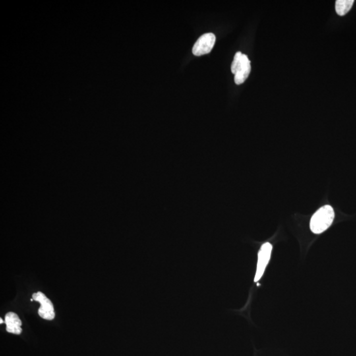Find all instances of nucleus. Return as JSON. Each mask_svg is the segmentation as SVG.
Segmentation results:
<instances>
[{"mask_svg": "<svg viewBox=\"0 0 356 356\" xmlns=\"http://www.w3.org/2000/svg\"><path fill=\"white\" fill-rule=\"evenodd\" d=\"M334 218V209L330 206H324L312 215L310 220V229L312 233L320 234L330 226Z\"/></svg>", "mask_w": 356, "mask_h": 356, "instance_id": "1", "label": "nucleus"}, {"mask_svg": "<svg viewBox=\"0 0 356 356\" xmlns=\"http://www.w3.org/2000/svg\"><path fill=\"white\" fill-rule=\"evenodd\" d=\"M354 3V0H338L335 4V10L337 14L340 16H345L351 10Z\"/></svg>", "mask_w": 356, "mask_h": 356, "instance_id": "7", "label": "nucleus"}, {"mask_svg": "<svg viewBox=\"0 0 356 356\" xmlns=\"http://www.w3.org/2000/svg\"><path fill=\"white\" fill-rule=\"evenodd\" d=\"M4 322H3V320H2V318H0V324H4Z\"/></svg>", "mask_w": 356, "mask_h": 356, "instance_id": "8", "label": "nucleus"}, {"mask_svg": "<svg viewBox=\"0 0 356 356\" xmlns=\"http://www.w3.org/2000/svg\"><path fill=\"white\" fill-rule=\"evenodd\" d=\"M32 298L34 301L40 304V308L38 310V314L40 318L46 320H53L55 318V312L50 300L41 292L33 294Z\"/></svg>", "mask_w": 356, "mask_h": 356, "instance_id": "5", "label": "nucleus"}, {"mask_svg": "<svg viewBox=\"0 0 356 356\" xmlns=\"http://www.w3.org/2000/svg\"><path fill=\"white\" fill-rule=\"evenodd\" d=\"M251 62L248 56L241 52H238L232 64V73L234 74V82L236 84H241L246 82L251 72Z\"/></svg>", "mask_w": 356, "mask_h": 356, "instance_id": "2", "label": "nucleus"}, {"mask_svg": "<svg viewBox=\"0 0 356 356\" xmlns=\"http://www.w3.org/2000/svg\"><path fill=\"white\" fill-rule=\"evenodd\" d=\"M216 42V36L213 33H206L198 38L194 45L192 52L196 56L208 54L212 50Z\"/></svg>", "mask_w": 356, "mask_h": 356, "instance_id": "3", "label": "nucleus"}, {"mask_svg": "<svg viewBox=\"0 0 356 356\" xmlns=\"http://www.w3.org/2000/svg\"><path fill=\"white\" fill-rule=\"evenodd\" d=\"M272 250V246L269 242L264 243L260 248L258 254V266H256V274L254 279V282H258L264 275L267 264L270 260Z\"/></svg>", "mask_w": 356, "mask_h": 356, "instance_id": "4", "label": "nucleus"}, {"mask_svg": "<svg viewBox=\"0 0 356 356\" xmlns=\"http://www.w3.org/2000/svg\"><path fill=\"white\" fill-rule=\"evenodd\" d=\"M6 330L12 334H20L22 332V322L18 314L14 312H9L5 316Z\"/></svg>", "mask_w": 356, "mask_h": 356, "instance_id": "6", "label": "nucleus"}]
</instances>
